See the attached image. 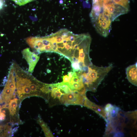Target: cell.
<instances>
[{
  "label": "cell",
  "instance_id": "1",
  "mask_svg": "<svg viewBox=\"0 0 137 137\" xmlns=\"http://www.w3.org/2000/svg\"><path fill=\"white\" fill-rule=\"evenodd\" d=\"M113 68L112 65L99 67L93 64L88 67L87 71H83V82L87 90L95 92L105 77Z\"/></svg>",
  "mask_w": 137,
  "mask_h": 137
},
{
  "label": "cell",
  "instance_id": "2",
  "mask_svg": "<svg viewBox=\"0 0 137 137\" xmlns=\"http://www.w3.org/2000/svg\"><path fill=\"white\" fill-rule=\"evenodd\" d=\"M36 79L31 74L17 78L15 81L16 88L13 94H16L20 102L26 98L33 96L31 86Z\"/></svg>",
  "mask_w": 137,
  "mask_h": 137
},
{
  "label": "cell",
  "instance_id": "3",
  "mask_svg": "<svg viewBox=\"0 0 137 137\" xmlns=\"http://www.w3.org/2000/svg\"><path fill=\"white\" fill-rule=\"evenodd\" d=\"M112 21L107 15L102 12L92 22L98 33L103 37H106L111 29Z\"/></svg>",
  "mask_w": 137,
  "mask_h": 137
},
{
  "label": "cell",
  "instance_id": "4",
  "mask_svg": "<svg viewBox=\"0 0 137 137\" xmlns=\"http://www.w3.org/2000/svg\"><path fill=\"white\" fill-rule=\"evenodd\" d=\"M86 95H82L77 91L65 93L62 96L59 102L60 104L66 105H79L83 106Z\"/></svg>",
  "mask_w": 137,
  "mask_h": 137
},
{
  "label": "cell",
  "instance_id": "5",
  "mask_svg": "<svg viewBox=\"0 0 137 137\" xmlns=\"http://www.w3.org/2000/svg\"><path fill=\"white\" fill-rule=\"evenodd\" d=\"M129 10L118 5L109 3L102 6V12L106 14L111 18L112 21L121 15L125 14Z\"/></svg>",
  "mask_w": 137,
  "mask_h": 137
},
{
  "label": "cell",
  "instance_id": "6",
  "mask_svg": "<svg viewBox=\"0 0 137 137\" xmlns=\"http://www.w3.org/2000/svg\"><path fill=\"white\" fill-rule=\"evenodd\" d=\"M23 57L29 65L28 71L32 73L36 65L39 60L40 57L33 52H31L29 48H27L22 51Z\"/></svg>",
  "mask_w": 137,
  "mask_h": 137
},
{
  "label": "cell",
  "instance_id": "7",
  "mask_svg": "<svg viewBox=\"0 0 137 137\" xmlns=\"http://www.w3.org/2000/svg\"><path fill=\"white\" fill-rule=\"evenodd\" d=\"M83 106L95 112L106 121L107 118L104 109L102 107L98 106L91 101L86 97L85 99Z\"/></svg>",
  "mask_w": 137,
  "mask_h": 137
},
{
  "label": "cell",
  "instance_id": "8",
  "mask_svg": "<svg viewBox=\"0 0 137 137\" xmlns=\"http://www.w3.org/2000/svg\"><path fill=\"white\" fill-rule=\"evenodd\" d=\"M137 63L128 67L126 74L128 80L132 84L137 86Z\"/></svg>",
  "mask_w": 137,
  "mask_h": 137
},
{
  "label": "cell",
  "instance_id": "9",
  "mask_svg": "<svg viewBox=\"0 0 137 137\" xmlns=\"http://www.w3.org/2000/svg\"><path fill=\"white\" fill-rule=\"evenodd\" d=\"M19 100V99L17 98H14L11 100L9 103V106L8 109L10 112V115L12 117L15 116L17 114L18 103Z\"/></svg>",
  "mask_w": 137,
  "mask_h": 137
},
{
  "label": "cell",
  "instance_id": "10",
  "mask_svg": "<svg viewBox=\"0 0 137 137\" xmlns=\"http://www.w3.org/2000/svg\"><path fill=\"white\" fill-rule=\"evenodd\" d=\"M37 122L38 124L42 127L46 137H54L52 131L50 130L47 125L42 119L41 118H39Z\"/></svg>",
  "mask_w": 137,
  "mask_h": 137
},
{
  "label": "cell",
  "instance_id": "11",
  "mask_svg": "<svg viewBox=\"0 0 137 137\" xmlns=\"http://www.w3.org/2000/svg\"><path fill=\"white\" fill-rule=\"evenodd\" d=\"M106 126L105 135L108 136L110 134L113 133V128L110 123H107Z\"/></svg>",
  "mask_w": 137,
  "mask_h": 137
},
{
  "label": "cell",
  "instance_id": "12",
  "mask_svg": "<svg viewBox=\"0 0 137 137\" xmlns=\"http://www.w3.org/2000/svg\"><path fill=\"white\" fill-rule=\"evenodd\" d=\"M16 4L19 6L25 5L27 3L33 1L35 0H12Z\"/></svg>",
  "mask_w": 137,
  "mask_h": 137
},
{
  "label": "cell",
  "instance_id": "13",
  "mask_svg": "<svg viewBox=\"0 0 137 137\" xmlns=\"http://www.w3.org/2000/svg\"><path fill=\"white\" fill-rule=\"evenodd\" d=\"M114 106L111 104H108L105 106L104 110L106 113V116L108 115L111 112Z\"/></svg>",
  "mask_w": 137,
  "mask_h": 137
},
{
  "label": "cell",
  "instance_id": "14",
  "mask_svg": "<svg viewBox=\"0 0 137 137\" xmlns=\"http://www.w3.org/2000/svg\"><path fill=\"white\" fill-rule=\"evenodd\" d=\"M71 66L73 68V70L74 72H76L81 71L78 63H72Z\"/></svg>",
  "mask_w": 137,
  "mask_h": 137
},
{
  "label": "cell",
  "instance_id": "15",
  "mask_svg": "<svg viewBox=\"0 0 137 137\" xmlns=\"http://www.w3.org/2000/svg\"><path fill=\"white\" fill-rule=\"evenodd\" d=\"M124 126L118 125L113 128V133L118 132H123L124 131Z\"/></svg>",
  "mask_w": 137,
  "mask_h": 137
},
{
  "label": "cell",
  "instance_id": "16",
  "mask_svg": "<svg viewBox=\"0 0 137 137\" xmlns=\"http://www.w3.org/2000/svg\"><path fill=\"white\" fill-rule=\"evenodd\" d=\"M124 134L122 132H118L114 133L113 135V137H124Z\"/></svg>",
  "mask_w": 137,
  "mask_h": 137
},
{
  "label": "cell",
  "instance_id": "17",
  "mask_svg": "<svg viewBox=\"0 0 137 137\" xmlns=\"http://www.w3.org/2000/svg\"><path fill=\"white\" fill-rule=\"evenodd\" d=\"M62 78L63 81V82H64V83H68L70 81L71 79L67 75L63 76Z\"/></svg>",
  "mask_w": 137,
  "mask_h": 137
},
{
  "label": "cell",
  "instance_id": "18",
  "mask_svg": "<svg viewBox=\"0 0 137 137\" xmlns=\"http://www.w3.org/2000/svg\"><path fill=\"white\" fill-rule=\"evenodd\" d=\"M6 116L5 114L2 112L0 113V121H4L6 119Z\"/></svg>",
  "mask_w": 137,
  "mask_h": 137
},
{
  "label": "cell",
  "instance_id": "19",
  "mask_svg": "<svg viewBox=\"0 0 137 137\" xmlns=\"http://www.w3.org/2000/svg\"><path fill=\"white\" fill-rule=\"evenodd\" d=\"M3 2L2 0H0V9H1L3 7Z\"/></svg>",
  "mask_w": 137,
  "mask_h": 137
},
{
  "label": "cell",
  "instance_id": "20",
  "mask_svg": "<svg viewBox=\"0 0 137 137\" xmlns=\"http://www.w3.org/2000/svg\"><path fill=\"white\" fill-rule=\"evenodd\" d=\"M0 137H3V133L0 130Z\"/></svg>",
  "mask_w": 137,
  "mask_h": 137
},
{
  "label": "cell",
  "instance_id": "21",
  "mask_svg": "<svg viewBox=\"0 0 137 137\" xmlns=\"http://www.w3.org/2000/svg\"><path fill=\"white\" fill-rule=\"evenodd\" d=\"M2 112L4 114H6V111L5 110H3L2 111Z\"/></svg>",
  "mask_w": 137,
  "mask_h": 137
},
{
  "label": "cell",
  "instance_id": "22",
  "mask_svg": "<svg viewBox=\"0 0 137 137\" xmlns=\"http://www.w3.org/2000/svg\"><path fill=\"white\" fill-rule=\"evenodd\" d=\"M1 106L0 105V113H1V110H2Z\"/></svg>",
  "mask_w": 137,
  "mask_h": 137
},
{
  "label": "cell",
  "instance_id": "23",
  "mask_svg": "<svg viewBox=\"0 0 137 137\" xmlns=\"http://www.w3.org/2000/svg\"><path fill=\"white\" fill-rule=\"evenodd\" d=\"M47 72L48 73H50V70L49 69H48L47 70Z\"/></svg>",
  "mask_w": 137,
  "mask_h": 137
}]
</instances>
